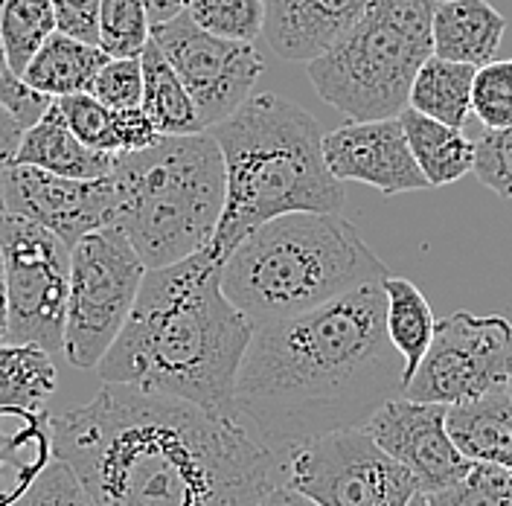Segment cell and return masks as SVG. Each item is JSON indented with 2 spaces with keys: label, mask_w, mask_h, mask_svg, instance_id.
I'll use <instances>...</instances> for the list:
<instances>
[{
  "label": "cell",
  "mask_w": 512,
  "mask_h": 506,
  "mask_svg": "<svg viewBox=\"0 0 512 506\" xmlns=\"http://www.w3.org/2000/svg\"><path fill=\"white\" fill-rule=\"evenodd\" d=\"M50 440L91 506H256L288 477L286 454L236 416L131 384L102 381L50 419Z\"/></svg>",
  "instance_id": "obj_1"
},
{
  "label": "cell",
  "mask_w": 512,
  "mask_h": 506,
  "mask_svg": "<svg viewBox=\"0 0 512 506\" xmlns=\"http://www.w3.org/2000/svg\"><path fill=\"white\" fill-rule=\"evenodd\" d=\"M382 283L256 326L233 411L262 443L288 457L332 431L364 428L384 402L402 396L405 361L384 326Z\"/></svg>",
  "instance_id": "obj_2"
},
{
  "label": "cell",
  "mask_w": 512,
  "mask_h": 506,
  "mask_svg": "<svg viewBox=\"0 0 512 506\" xmlns=\"http://www.w3.org/2000/svg\"><path fill=\"white\" fill-rule=\"evenodd\" d=\"M254 329L222 291V259L204 248L146 271L126 326L96 373L108 384L236 416L233 390Z\"/></svg>",
  "instance_id": "obj_3"
},
{
  "label": "cell",
  "mask_w": 512,
  "mask_h": 506,
  "mask_svg": "<svg viewBox=\"0 0 512 506\" xmlns=\"http://www.w3.org/2000/svg\"><path fill=\"white\" fill-rule=\"evenodd\" d=\"M210 134L224 158V210L207 248L222 262L277 216L344 213L347 192L326 166L323 128L297 102L251 94Z\"/></svg>",
  "instance_id": "obj_4"
},
{
  "label": "cell",
  "mask_w": 512,
  "mask_h": 506,
  "mask_svg": "<svg viewBox=\"0 0 512 506\" xmlns=\"http://www.w3.org/2000/svg\"><path fill=\"white\" fill-rule=\"evenodd\" d=\"M387 265L341 213H286L254 227L222 262V291L254 326L382 283Z\"/></svg>",
  "instance_id": "obj_5"
},
{
  "label": "cell",
  "mask_w": 512,
  "mask_h": 506,
  "mask_svg": "<svg viewBox=\"0 0 512 506\" xmlns=\"http://www.w3.org/2000/svg\"><path fill=\"white\" fill-rule=\"evenodd\" d=\"M117 227L146 268L204 251L224 210V158L210 131L160 134L111 172Z\"/></svg>",
  "instance_id": "obj_6"
},
{
  "label": "cell",
  "mask_w": 512,
  "mask_h": 506,
  "mask_svg": "<svg viewBox=\"0 0 512 506\" xmlns=\"http://www.w3.org/2000/svg\"><path fill=\"white\" fill-rule=\"evenodd\" d=\"M443 0H373L329 50L306 62L323 102L347 120L399 117L416 70L434 53L431 18Z\"/></svg>",
  "instance_id": "obj_7"
},
{
  "label": "cell",
  "mask_w": 512,
  "mask_h": 506,
  "mask_svg": "<svg viewBox=\"0 0 512 506\" xmlns=\"http://www.w3.org/2000/svg\"><path fill=\"white\" fill-rule=\"evenodd\" d=\"M146 271L117 227H99L70 248L64 355L73 367L96 370L126 326Z\"/></svg>",
  "instance_id": "obj_8"
},
{
  "label": "cell",
  "mask_w": 512,
  "mask_h": 506,
  "mask_svg": "<svg viewBox=\"0 0 512 506\" xmlns=\"http://www.w3.org/2000/svg\"><path fill=\"white\" fill-rule=\"evenodd\" d=\"M0 251L9 285L6 341L64 349L70 294V248L44 224L18 213H0Z\"/></svg>",
  "instance_id": "obj_9"
},
{
  "label": "cell",
  "mask_w": 512,
  "mask_h": 506,
  "mask_svg": "<svg viewBox=\"0 0 512 506\" xmlns=\"http://www.w3.org/2000/svg\"><path fill=\"white\" fill-rule=\"evenodd\" d=\"M318 506H408L416 477L396 463L364 428L318 437L288 454V477Z\"/></svg>",
  "instance_id": "obj_10"
},
{
  "label": "cell",
  "mask_w": 512,
  "mask_h": 506,
  "mask_svg": "<svg viewBox=\"0 0 512 506\" xmlns=\"http://www.w3.org/2000/svg\"><path fill=\"white\" fill-rule=\"evenodd\" d=\"M512 373V323L504 315H472L466 309L437 320L402 396L414 402L460 405L504 387Z\"/></svg>",
  "instance_id": "obj_11"
},
{
  "label": "cell",
  "mask_w": 512,
  "mask_h": 506,
  "mask_svg": "<svg viewBox=\"0 0 512 506\" xmlns=\"http://www.w3.org/2000/svg\"><path fill=\"white\" fill-rule=\"evenodd\" d=\"M152 41L195 102L201 126H219L248 96L265 64L254 44L201 30L187 9L152 27Z\"/></svg>",
  "instance_id": "obj_12"
},
{
  "label": "cell",
  "mask_w": 512,
  "mask_h": 506,
  "mask_svg": "<svg viewBox=\"0 0 512 506\" xmlns=\"http://www.w3.org/2000/svg\"><path fill=\"white\" fill-rule=\"evenodd\" d=\"M3 213L44 224L67 248L99 227H111L114 184L105 178H64L35 166L9 163L0 172Z\"/></svg>",
  "instance_id": "obj_13"
},
{
  "label": "cell",
  "mask_w": 512,
  "mask_h": 506,
  "mask_svg": "<svg viewBox=\"0 0 512 506\" xmlns=\"http://www.w3.org/2000/svg\"><path fill=\"white\" fill-rule=\"evenodd\" d=\"M446 416L448 405L396 396L367 419L364 431L416 477L419 492H434L466 475L472 466L451 440Z\"/></svg>",
  "instance_id": "obj_14"
},
{
  "label": "cell",
  "mask_w": 512,
  "mask_h": 506,
  "mask_svg": "<svg viewBox=\"0 0 512 506\" xmlns=\"http://www.w3.org/2000/svg\"><path fill=\"white\" fill-rule=\"evenodd\" d=\"M323 158L341 184H367L387 198L428 190V181L416 166L399 117L347 120L335 131H326Z\"/></svg>",
  "instance_id": "obj_15"
},
{
  "label": "cell",
  "mask_w": 512,
  "mask_h": 506,
  "mask_svg": "<svg viewBox=\"0 0 512 506\" xmlns=\"http://www.w3.org/2000/svg\"><path fill=\"white\" fill-rule=\"evenodd\" d=\"M373 0H265L262 35L288 62H312L329 50Z\"/></svg>",
  "instance_id": "obj_16"
},
{
  "label": "cell",
  "mask_w": 512,
  "mask_h": 506,
  "mask_svg": "<svg viewBox=\"0 0 512 506\" xmlns=\"http://www.w3.org/2000/svg\"><path fill=\"white\" fill-rule=\"evenodd\" d=\"M507 32V18L489 0H443L431 18L434 56L448 62H492Z\"/></svg>",
  "instance_id": "obj_17"
},
{
  "label": "cell",
  "mask_w": 512,
  "mask_h": 506,
  "mask_svg": "<svg viewBox=\"0 0 512 506\" xmlns=\"http://www.w3.org/2000/svg\"><path fill=\"white\" fill-rule=\"evenodd\" d=\"M12 163L21 166H35L53 175L64 178H105L114 172V155L96 152L91 146H85L62 120L56 99L47 105V111L24 128V137L18 143V152Z\"/></svg>",
  "instance_id": "obj_18"
},
{
  "label": "cell",
  "mask_w": 512,
  "mask_h": 506,
  "mask_svg": "<svg viewBox=\"0 0 512 506\" xmlns=\"http://www.w3.org/2000/svg\"><path fill=\"white\" fill-rule=\"evenodd\" d=\"M446 425L454 445L472 463H492L512 472V396L507 384L472 402L451 405Z\"/></svg>",
  "instance_id": "obj_19"
},
{
  "label": "cell",
  "mask_w": 512,
  "mask_h": 506,
  "mask_svg": "<svg viewBox=\"0 0 512 506\" xmlns=\"http://www.w3.org/2000/svg\"><path fill=\"white\" fill-rule=\"evenodd\" d=\"M50 460V416L0 408V506L12 504Z\"/></svg>",
  "instance_id": "obj_20"
},
{
  "label": "cell",
  "mask_w": 512,
  "mask_h": 506,
  "mask_svg": "<svg viewBox=\"0 0 512 506\" xmlns=\"http://www.w3.org/2000/svg\"><path fill=\"white\" fill-rule=\"evenodd\" d=\"M108 62V56L99 50V44L53 32L44 47L32 56V62L24 67L21 79L32 91L59 99L70 94H88L94 85L99 67Z\"/></svg>",
  "instance_id": "obj_21"
},
{
  "label": "cell",
  "mask_w": 512,
  "mask_h": 506,
  "mask_svg": "<svg viewBox=\"0 0 512 506\" xmlns=\"http://www.w3.org/2000/svg\"><path fill=\"white\" fill-rule=\"evenodd\" d=\"M399 123L428 187H448L475 169V140H469L463 128L431 120L414 108H402Z\"/></svg>",
  "instance_id": "obj_22"
},
{
  "label": "cell",
  "mask_w": 512,
  "mask_h": 506,
  "mask_svg": "<svg viewBox=\"0 0 512 506\" xmlns=\"http://www.w3.org/2000/svg\"><path fill=\"white\" fill-rule=\"evenodd\" d=\"M472 64L448 62L440 56H428L416 70L411 91H408V108L419 114L440 120L446 126L463 128L466 117L472 114V82H475Z\"/></svg>",
  "instance_id": "obj_23"
},
{
  "label": "cell",
  "mask_w": 512,
  "mask_h": 506,
  "mask_svg": "<svg viewBox=\"0 0 512 506\" xmlns=\"http://www.w3.org/2000/svg\"><path fill=\"white\" fill-rule=\"evenodd\" d=\"M56 390L59 373L53 364V352L35 344H0V408L44 413Z\"/></svg>",
  "instance_id": "obj_24"
},
{
  "label": "cell",
  "mask_w": 512,
  "mask_h": 506,
  "mask_svg": "<svg viewBox=\"0 0 512 506\" xmlns=\"http://www.w3.org/2000/svg\"><path fill=\"white\" fill-rule=\"evenodd\" d=\"M143 62V99L140 108L152 120L160 134H198L207 131L201 126V117L195 111V102L187 94L184 82L166 62L160 47L149 38V44L140 53Z\"/></svg>",
  "instance_id": "obj_25"
},
{
  "label": "cell",
  "mask_w": 512,
  "mask_h": 506,
  "mask_svg": "<svg viewBox=\"0 0 512 506\" xmlns=\"http://www.w3.org/2000/svg\"><path fill=\"white\" fill-rule=\"evenodd\" d=\"M384 326L390 335V344L405 361V384L414 376L425 349L434 338V312L425 294L405 277H384Z\"/></svg>",
  "instance_id": "obj_26"
},
{
  "label": "cell",
  "mask_w": 512,
  "mask_h": 506,
  "mask_svg": "<svg viewBox=\"0 0 512 506\" xmlns=\"http://www.w3.org/2000/svg\"><path fill=\"white\" fill-rule=\"evenodd\" d=\"M53 32H56V12L50 0H3L0 41L6 59L18 76Z\"/></svg>",
  "instance_id": "obj_27"
},
{
  "label": "cell",
  "mask_w": 512,
  "mask_h": 506,
  "mask_svg": "<svg viewBox=\"0 0 512 506\" xmlns=\"http://www.w3.org/2000/svg\"><path fill=\"white\" fill-rule=\"evenodd\" d=\"M152 38L146 0H102L96 44L108 59L140 56Z\"/></svg>",
  "instance_id": "obj_28"
},
{
  "label": "cell",
  "mask_w": 512,
  "mask_h": 506,
  "mask_svg": "<svg viewBox=\"0 0 512 506\" xmlns=\"http://www.w3.org/2000/svg\"><path fill=\"white\" fill-rule=\"evenodd\" d=\"M422 495L425 506H512V472L492 463H472L454 483Z\"/></svg>",
  "instance_id": "obj_29"
},
{
  "label": "cell",
  "mask_w": 512,
  "mask_h": 506,
  "mask_svg": "<svg viewBox=\"0 0 512 506\" xmlns=\"http://www.w3.org/2000/svg\"><path fill=\"white\" fill-rule=\"evenodd\" d=\"M187 15L201 30L254 44L265 27V0H187Z\"/></svg>",
  "instance_id": "obj_30"
},
{
  "label": "cell",
  "mask_w": 512,
  "mask_h": 506,
  "mask_svg": "<svg viewBox=\"0 0 512 506\" xmlns=\"http://www.w3.org/2000/svg\"><path fill=\"white\" fill-rule=\"evenodd\" d=\"M56 108L62 114L67 128L96 152L120 158L117 143V111L99 102L94 94H70L56 99Z\"/></svg>",
  "instance_id": "obj_31"
},
{
  "label": "cell",
  "mask_w": 512,
  "mask_h": 506,
  "mask_svg": "<svg viewBox=\"0 0 512 506\" xmlns=\"http://www.w3.org/2000/svg\"><path fill=\"white\" fill-rule=\"evenodd\" d=\"M472 114L483 123V128L512 126V59H492L475 70Z\"/></svg>",
  "instance_id": "obj_32"
},
{
  "label": "cell",
  "mask_w": 512,
  "mask_h": 506,
  "mask_svg": "<svg viewBox=\"0 0 512 506\" xmlns=\"http://www.w3.org/2000/svg\"><path fill=\"white\" fill-rule=\"evenodd\" d=\"M478 181L501 198H512V126L486 128L475 140Z\"/></svg>",
  "instance_id": "obj_33"
},
{
  "label": "cell",
  "mask_w": 512,
  "mask_h": 506,
  "mask_svg": "<svg viewBox=\"0 0 512 506\" xmlns=\"http://www.w3.org/2000/svg\"><path fill=\"white\" fill-rule=\"evenodd\" d=\"M9 506H91V501L70 466L53 457Z\"/></svg>",
  "instance_id": "obj_34"
},
{
  "label": "cell",
  "mask_w": 512,
  "mask_h": 506,
  "mask_svg": "<svg viewBox=\"0 0 512 506\" xmlns=\"http://www.w3.org/2000/svg\"><path fill=\"white\" fill-rule=\"evenodd\" d=\"M108 108H137L143 99V62L140 56L108 59L94 76L91 91Z\"/></svg>",
  "instance_id": "obj_35"
},
{
  "label": "cell",
  "mask_w": 512,
  "mask_h": 506,
  "mask_svg": "<svg viewBox=\"0 0 512 506\" xmlns=\"http://www.w3.org/2000/svg\"><path fill=\"white\" fill-rule=\"evenodd\" d=\"M0 102H3L24 126H32V123L47 111V105L53 102L50 96L32 91L30 85L12 70V64L6 59V50H3V41H0Z\"/></svg>",
  "instance_id": "obj_36"
},
{
  "label": "cell",
  "mask_w": 512,
  "mask_h": 506,
  "mask_svg": "<svg viewBox=\"0 0 512 506\" xmlns=\"http://www.w3.org/2000/svg\"><path fill=\"white\" fill-rule=\"evenodd\" d=\"M56 12V30L96 44L99 32V3L102 0H50Z\"/></svg>",
  "instance_id": "obj_37"
},
{
  "label": "cell",
  "mask_w": 512,
  "mask_h": 506,
  "mask_svg": "<svg viewBox=\"0 0 512 506\" xmlns=\"http://www.w3.org/2000/svg\"><path fill=\"white\" fill-rule=\"evenodd\" d=\"M24 123L0 102V172L15 160V152H18V143L24 137Z\"/></svg>",
  "instance_id": "obj_38"
},
{
  "label": "cell",
  "mask_w": 512,
  "mask_h": 506,
  "mask_svg": "<svg viewBox=\"0 0 512 506\" xmlns=\"http://www.w3.org/2000/svg\"><path fill=\"white\" fill-rule=\"evenodd\" d=\"M256 506H318L312 498H306L303 492H297L291 483H280V486H274L262 501Z\"/></svg>",
  "instance_id": "obj_39"
},
{
  "label": "cell",
  "mask_w": 512,
  "mask_h": 506,
  "mask_svg": "<svg viewBox=\"0 0 512 506\" xmlns=\"http://www.w3.org/2000/svg\"><path fill=\"white\" fill-rule=\"evenodd\" d=\"M187 0H146V9H149V21L152 27L155 24H163L169 18H175L178 12H184Z\"/></svg>",
  "instance_id": "obj_40"
},
{
  "label": "cell",
  "mask_w": 512,
  "mask_h": 506,
  "mask_svg": "<svg viewBox=\"0 0 512 506\" xmlns=\"http://www.w3.org/2000/svg\"><path fill=\"white\" fill-rule=\"evenodd\" d=\"M9 335V285H6V262L0 251V344Z\"/></svg>",
  "instance_id": "obj_41"
},
{
  "label": "cell",
  "mask_w": 512,
  "mask_h": 506,
  "mask_svg": "<svg viewBox=\"0 0 512 506\" xmlns=\"http://www.w3.org/2000/svg\"><path fill=\"white\" fill-rule=\"evenodd\" d=\"M408 506H425V495L419 492V495H416L414 501H411V504H408Z\"/></svg>",
  "instance_id": "obj_42"
},
{
  "label": "cell",
  "mask_w": 512,
  "mask_h": 506,
  "mask_svg": "<svg viewBox=\"0 0 512 506\" xmlns=\"http://www.w3.org/2000/svg\"><path fill=\"white\" fill-rule=\"evenodd\" d=\"M507 390H510V396H512V373H510V381H507Z\"/></svg>",
  "instance_id": "obj_43"
},
{
  "label": "cell",
  "mask_w": 512,
  "mask_h": 506,
  "mask_svg": "<svg viewBox=\"0 0 512 506\" xmlns=\"http://www.w3.org/2000/svg\"><path fill=\"white\" fill-rule=\"evenodd\" d=\"M0 210H3V198H0Z\"/></svg>",
  "instance_id": "obj_44"
},
{
  "label": "cell",
  "mask_w": 512,
  "mask_h": 506,
  "mask_svg": "<svg viewBox=\"0 0 512 506\" xmlns=\"http://www.w3.org/2000/svg\"><path fill=\"white\" fill-rule=\"evenodd\" d=\"M0 9H3V0H0Z\"/></svg>",
  "instance_id": "obj_45"
},
{
  "label": "cell",
  "mask_w": 512,
  "mask_h": 506,
  "mask_svg": "<svg viewBox=\"0 0 512 506\" xmlns=\"http://www.w3.org/2000/svg\"><path fill=\"white\" fill-rule=\"evenodd\" d=\"M0 213H3V210H0Z\"/></svg>",
  "instance_id": "obj_46"
}]
</instances>
